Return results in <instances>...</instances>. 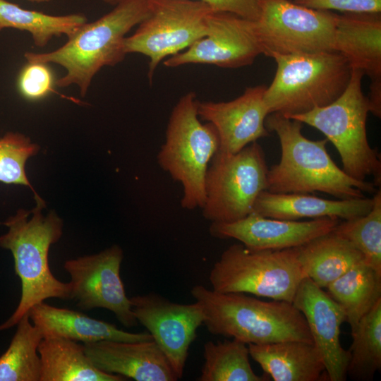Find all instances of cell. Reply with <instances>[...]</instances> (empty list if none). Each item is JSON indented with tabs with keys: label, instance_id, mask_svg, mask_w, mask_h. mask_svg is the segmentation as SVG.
Returning <instances> with one entry per match:
<instances>
[{
	"label": "cell",
	"instance_id": "cb8c5ba5",
	"mask_svg": "<svg viewBox=\"0 0 381 381\" xmlns=\"http://www.w3.org/2000/svg\"><path fill=\"white\" fill-rule=\"evenodd\" d=\"M298 258L306 277L322 289L365 261L359 250L333 231L300 246Z\"/></svg>",
	"mask_w": 381,
	"mask_h": 381
},
{
	"label": "cell",
	"instance_id": "7402d4cb",
	"mask_svg": "<svg viewBox=\"0 0 381 381\" xmlns=\"http://www.w3.org/2000/svg\"><path fill=\"white\" fill-rule=\"evenodd\" d=\"M248 347L250 356L274 381L328 380L323 359L313 343L286 340Z\"/></svg>",
	"mask_w": 381,
	"mask_h": 381
},
{
	"label": "cell",
	"instance_id": "e0dca14e",
	"mask_svg": "<svg viewBox=\"0 0 381 381\" xmlns=\"http://www.w3.org/2000/svg\"><path fill=\"white\" fill-rule=\"evenodd\" d=\"M265 85L247 87L238 97L229 102H200L198 114L201 121L216 128L217 152L234 154L270 132L265 121L269 114L264 102Z\"/></svg>",
	"mask_w": 381,
	"mask_h": 381
},
{
	"label": "cell",
	"instance_id": "44dd1931",
	"mask_svg": "<svg viewBox=\"0 0 381 381\" xmlns=\"http://www.w3.org/2000/svg\"><path fill=\"white\" fill-rule=\"evenodd\" d=\"M28 315L32 322L41 330L43 338L60 337L83 344L101 340L142 341L152 339L149 332H126L81 312L52 306L44 301L33 306Z\"/></svg>",
	"mask_w": 381,
	"mask_h": 381
},
{
	"label": "cell",
	"instance_id": "ac0fdd59",
	"mask_svg": "<svg viewBox=\"0 0 381 381\" xmlns=\"http://www.w3.org/2000/svg\"><path fill=\"white\" fill-rule=\"evenodd\" d=\"M94 365L109 374L136 381H176L167 358L153 339L142 341L101 340L83 344Z\"/></svg>",
	"mask_w": 381,
	"mask_h": 381
},
{
	"label": "cell",
	"instance_id": "7a4b0ae2",
	"mask_svg": "<svg viewBox=\"0 0 381 381\" xmlns=\"http://www.w3.org/2000/svg\"><path fill=\"white\" fill-rule=\"evenodd\" d=\"M149 13V0H123L109 13L85 23L56 49L44 53L26 52L28 63L55 64L66 70L56 86L77 85L80 95L87 94L92 79L104 66H114L126 57L127 33Z\"/></svg>",
	"mask_w": 381,
	"mask_h": 381
},
{
	"label": "cell",
	"instance_id": "8fae6325",
	"mask_svg": "<svg viewBox=\"0 0 381 381\" xmlns=\"http://www.w3.org/2000/svg\"><path fill=\"white\" fill-rule=\"evenodd\" d=\"M337 18L289 0H264L254 29L267 56L334 52Z\"/></svg>",
	"mask_w": 381,
	"mask_h": 381
},
{
	"label": "cell",
	"instance_id": "7c38bea8",
	"mask_svg": "<svg viewBox=\"0 0 381 381\" xmlns=\"http://www.w3.org/2000/svg\"><path fill=\"white\" fill-rule=\"evenodd\" d=\"M123 258L122 248L113 245L98 253L66 260L64 268L70 275L71 300L80 309H107L123 326L132 327L138 322L120 277Z\"/></svg>",
	"mask_w": 381,
	"mask_h": 381
},
{
	"label": "cell",
	"instance_id": "9a60e30c",
	"mask_svg": "<svg viewBox=\"0 0 381 381\" xmlns=\"http://www.w3.org/2000/svg\"><path fill=\"white\" fill-rule=\"evenodd\" d=\"M339 222L328 217L284 220L252 212L232 222H212L210 233L220 239H236L252 250H275L302 246L332 231Z\"/></svg>",
	"mask_w": 381,
	"mask_h": 381
},
{
	"label": "cell",
	"instance_id": "3957f363",
	"mask_svg": "<svg viewBox=\"0 0 381 381\" xmlns=\"http://www.w3.org/2000/svg\"><path fill=\"white\" fill-rule=\"evenodd\" d=\"M44 206L37 204L32 211L19 209L3 223L8 230L0 236V248L12 253L21 296L15 311L0 325V331L16 325L33 306L46 299L71 300L70 283L57 279L49 264V248L61 238L63 222L53 211L43 215Z\"/></svg>",
	"mask_w": 381,
	"mask_h": 381
},
{
	"label": "cell",
	"instance_id": "836d02e7",
	"mask_svg": "<svg viewBox=\"0 0 381 381\" xmlns=\"http://www.w3.org/2000/svg\"><path fill=\"white\" fill-rule=\"evenodd\" d=\"M198 1L207 4L213 11L231 13L250 20L258 19L264 1V0Z\"/></svg>",
	"mask_w": 381,
	"mask_h": 381
},
{
	"label": "cell",
	"instance_id": "8992f818",
	"mask_svg": "<svg viewBox=\"0 0 381 381\" xmlns=\"http://www.w3.org/2000/svg\"><path fill=\"white\" fill-rule=\"evenodd\" d=\"M196 94L188 92L174 107L166 130L165 142L157 155L160 167L183 187L181 205L202 208L209 163L219 147L214 126L202 123L198 114Z\"/></svg>",
	"mask_w": 381,
	"mask_h": 381
},
{
	"label": "cell",
	"instance_id": "6da1fadb",
	"mask_svg": "<svg viewBox=\"0 0 381 381\" xmlns=\"http://www.w3.org/2000/svg\"><path fill=\"white\" fill-rule=\"evenodd\" d=\"M265 127L278 135L281 158L269 169L267 189L275 193L321 192L339 199L364 198L375 193L373 182L347 175L328 154L327 138L312 140L301 132L302 123L279 113L267 116Z\"/></svg>",
	"mask_w": 381,
	"mask_h": 381
},
{
	"label": "cell",
	"instance_id": "9c48e42d",
	"mask_svg": "<svg viewBox=\"0 0 381 381\" xmlns=\"http://www.w3.org/2000/svg\"><path fill=\"white\" fill-rule=\"evenodd\" d=\"M265 155L253 142L234 154L217 152L205 176L203 217L211 222H232L248 216L268 182Z\"/></svg>",
	"mask_w": 381,
	"mask_h": 381
},
{
	"label": "cell",
	"instance_id": "83f0119b",
	"mask_svg": "<svg viewBox=\"0 0 381 381\" xmlns=\"http://www.w3.org/2000/svg\"><path fill=\"white\" fill-rule=\"evenodd\" d=\"M8 348L0 356V381H40L38 346L43 334L28 313L18 322Z\"/></svg>",
	"mask_w": 381,
	"mask_h": 381
},
{
	"label": "cell",
	"instance_id": "52a82bcc",
	"mask_svg": "<svg viewBox=\"0 0 381 381\" xmlns=\"http://www.w3.org/2000/svg\"><path fill=\"white\" fill-rule=\"evenodd\" d=\"M363 75L361 71L351 70L346 89L334 101L288 118L322 133L337 150L342 170L347 175L359 181L373 176V183L380 187V155L370 147L367 137L366 122L370 109L368 98L362 91Z\"/></svg>",
	"mask_w": 381,
	"mask_h": 381
},
{
	"label": "cell",
	"instance_id": "f1b7e54d",
	"mask_svg": "<svg viewBox=\"0 0 381 381\" xmlns=\"http://www.w3.org/2000/svg\"><path fill=\"white\" fill-rule=\"evenodd\" d=\"M346 375L358 381L372 380L381 368V300L351 330Z\"/></svg>",
	"mask_w": 381,
	"mask_h": 381
},
{
	"label": "cell",
	"instance_id": "5bb4252c",
	"mask_svg": "<svg viewBox=\"0 0 381 381\" xmlns=\"http://www.w3.org/2000/svg\"><path fill=\"white\" fill-rule=\"evenodd\" d=\"M206 35L185 50L163 61L166 67L190 64L235 68L249 66L262 49L254 29V20L238 15L211 11Z\"/></svg>",
	"mask_w": 381,
	"mask_h": 381
},
{
	"label": "cell",
	"instance_id": "e575fe53",
	"mask_svg": "<svg viewBox=\"0 0 381 381\" xmlns=\"http://www.w3.org/2000/svg\"><path fill=\"white\" fill-rule=\"evenodd\" d=\"M102 1H104L107 4L115 6V5H116L117 4H119V2H121V1H122L123 0H102Z\"/></svg>",
	"mask_w": 381,
	"mask_h": 381
},
{
	"label": "cell",
	"instance_id": "ba28073f",
	"mask_svg": "<svg viewBox=\"0 0 381 381\" xmlns=\"http://www.w3.org/2000/svg\"><path fill=\"white\" fill-rule=\"evenodd\" d=\"M298 254L299 247L257 250L234 243L224 250L210 270L212 289L292 303L307 277Z\"/></svg>",
	"mask_w": 381,
	"mask_h": 381
},
{
	"label": "cell",
	"instance_id": "277c9868",
	"mask_svg": "<svg viewBox=\"0 0 381 381\" xmlns=\"http://www.w3.org/2000/svg\"><path fill=\"white\" fill-rule=\"evenodd\" d=\"M191 295L201 306L208 332L246 344L286 340L313 343L303 314L292 303L266 301L243 293H223L202 285Z\"/></svg>",
	"mask_w": 381,
	"mask_h": 381
},
{
	"label": "cell",
	"instance_id": "4fadbf2b",
	"mask_svg": "<svg viewBox=\"0 0 381 381\" xmlns=\"http://www.w3.org/2000/svg\"><path fill=\"white\" fill-rule=\"evenodd\" d=\"M130 301L138 322L147 329L178 379L181 378L190 346L205 319L200 305L172 302L153 292Z\"/></svg>",
	"mask_w": 381,
	"mask_h": 381
},
{
	"label": "cell",
	"instance_id": "484cf974",
	"mask_svg": "<svg viewBox=\"0 0 381 381\" xmlns=\"http://www.w3.org/2000/svg\"><path fill=\"white\" fill-rule=\"evenodd\" d=\"M87 22L86 16L82 13L54 16L0 0V31L5 28L26 31L39 47H45L55 37L65 35L69 38Z\"/></svg>",
	"mask_w": 381,
	"mask_h": 381
},
{
	"label": "cell",
	"instance_id": "d4e9b609",
	"mask_svg": "<svg viewBox=\"0 0 381 381\" xmlns=\"http://www.w3.org/2000/svg\"><path fill=\"white\" fill-rule=\"evenodd\" d=\"M326 289L344 310L351 330L381 300V273L362 261Z\"/></svg>",
	"mask_w": 381,
	"mask_h": 381
},
{
	"label": "cell",
	"instance_id": "ffe728a7",
	"mask_svg": "<svg viewBox=\"0 0 381 381\" xmlns=\"http://www.w3.org/2000/svg\"><path fill=\"white\" fill-rule=\"evenodd\" d=\"M373 205V198L334 200L310 193H275L264 190L256 199L253 212L284 220L324 217L347 220L368 214Z\"/></svg>",
	"mask_w": 381,
	"mask_h": 381
},
{
	"label": "cell",
	"instance_id": "4316f807",
	"mask_svg": "<svg viewBox=\"0 0 381 381\" xmlns=\"http://www.w3.org/2000/svg\"><path fill=\"white\" fill-rule=\"evenodd\" d=\"M248 344L236 339L207 341L203 346L204 364L199 381H267L265 373L257 375L249 361Z\"/></svg>",
	"mask_w": 381,
	"mask_h": 381
},
{
	"label": "cell",
	"instance_id": "4dcf8cb0",
	"mask_svg": "<svg viewBox=\"0 0 381 381\" xmlns=\"http://www.w3.org/2000/svg\"><path fill=\"white\" fill-rule=\"evenodd\" d=\"M39 146L26 135L8 132L0 138V182L28 186L37 204L45 205L37 195L26 175L27 160L39 151Z\"/></svg>",
	"mask_w": 381,
	"mask_h": 381
},
{
	"label": "cell",
	"instance_id": "1f68e13d",
	"mask_svg": "<svg viewBox=\"0 0 381 381\" xmlns=\"http://www.w3.org/2000/svg\"><path fill=\"white\" fill-rule=\"evenodd\" d=\"M53 77L47 64L28 63L21 70L18 80V90L29 99H38L52 90Z\"/></svg>",
	"mask_w": 381,
	"mask_h": 381
},
{
	"label": "cell",
	"instance_id": "5b68a950",
	"mask_svg": "<svg viewBox=\"0 0 381 381\" xmlns=\"http://www.w3.org/2000/svg\"><path fill=\"white\" fill-rule=\"evenodd\" d=\"M277 70L264 94L269 114L286 117L326 106L346 89L351 69L336 52L274 55Z\"/></svg>",
	"mask_w": 381,
	"mask_h": 381
},
{
	"label": "cell",
	"instance_id": "30bf717a",
	"mask_svg": "<svg viewBox=\"0 0 381 381\" xmlns=\"http://www.w3.org/2000/svg\"><path fill=\"white\" fill-rule=\"evenodd\" d=\"M211 11L198 0H149L147 16L125 38V52L149 58L147 77L152 83L160 62L206 35L207 19Z\"/></svg>",
	"mask_w": 381,
	"mask_h": 381
},
{
	"label": "cell",
	"instance_id": "d6986e66",
	"mask_svg": "<svg viewBox=\"0 0 381 381\" xmlns=\"http://www.w3.org/2000/svg\"><path fill=\"white\" fill-rule=\"evenodd\" d=\"M333 50L351 70L361 71L371 82L381 81L380 13L338 14Z\"/></svg>",
	"mask_w": 381,
	"mask_h": 381
},
{
	"label": "cell",
	"instance_id": "d6a6232c",
	"mask_svg": "<svg viewBox=\"0 0 381 381\" xmlns=\"http://www.w3.org/2000/svg\"><path fill=\"white\" fill-rule=\"evenodd\" d=\"M308 8L344 13H381V0H294Z\"/></svg>",
	"mask_w": 381,
	"mask_h": 381
},
{
	"label": "cell",
	"instance_id": "f546056e",
	"mask_svg": "<svg viewBox=\"0 0 381 381\" xmlns=\"http://www.w3.org/2000/svg\"><path fill=\"white\" fill-rule=\"evenodd\" d=\"M370 212L339 222L333 231L359 250L365 262L381 273V190L375 193Z\"/></svg>",
	"mask_w": 381,
	"mask_h": 381
},
{
	"label": "cell",
	"instance_id": "d590c367",
	"mask_svg": "<svg viewBox=\"0 0 381 381\" xmlns=\"http://www.w3.org/2000/svg\"><path fill=\"white\" fill-rule=\"evenodd\" d=\"M30 2H32V3H37V4H40V3H46V2H49L52 0H27Z\"/></svg>",
	"mask_w": 381,
	"mask_h": 381
},
{
	"label": "cell",
	"instance_id": "603a6c76",
	"mask_svg": "<svg viewBox=\"0 0 381 381\" xmlns=\"http://www.w3.org/2000/svg\"><path fill=\"white\" fill-rule=\"evenodd\" d=\"M40 381H123V376L97 369L83 344L60 337H44L38 346Z\"/></svg>",
	"mask_w": 381,
	"mask_h": 381
},
{
	"label": "cell",
	"instance_id": "2e32d148",
	"mask_svg": "<svg viewBox=\"0 0 381 381\" xmlns=\"http://www.w3.org/2000/svg\"><path fill=\"white\" fill-rule=\"evenodd\" d=\"M292 303L306 319L328 381L346 380L349 352L341 346L340 334L346 318L341 306L308 277L301 282Z\"/></svg>",
	"mask_w": 381,
	"mask_h": 381
}]
</instances>
